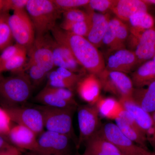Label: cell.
<instances>
[{"label":"cell","instance_id":"cell-1","mask_svg":"<svg viewBox=\"0 0 155 155\" xmlns=\"http://www.w3.org/2000/svg\"><path fill=\"white\" fill-rule=\"evenodd\" d=\"M51 32L57 41L70 50L75 60L86 72L97 75L105 68L102 55L86 38L69 33L57 25Z\"/></svg>","mask_w":155,"mask_h":155},{"label":"cell","instance_id":"cell-2","mask_svg":"<svg viewBox=\"0 0 155 155\" xmlns=\"http://www.w3.org/2000/svg\"><path fill=\"white\" fill-rule=\"evenodd\" d=\"M33 85L25 71L0 79V99L4 107H18L26 102Z\"/></svg>","mask_w":155,"mask_h":155},{"label":"cell","instance_id":"cell-3","mask_svg":"<svg viewBox=\"0 0 155 155\" xmlns=\"http://www.w3.org/2000/svg\"><path fill=\"white\" fill-rule=\"evenodd\" d=\"M25 10L33 23L36 36H43L51 31L62 14L52 0H28Z\"/></svg>","mask_w":155,"mask_h":155},{"label":"cell","instance_id":"cell-4","mask_svg":"<svg viewBox=\"0 0 155 155\" xmlns=\"http://www.w3.org/2000/svg\"><path fill=\"white\" fill-rule=\"evenodd\" d=\"M76 107L59 108L40 105L35 108L41 113L47 130L64 134L70 139H74L72 117Z\"/></svg>","mask_w":155,"mask_h":155},{"label":"cell","instance_id":"cell-5","mask_svg":"<svg viewBox=\"0 0 155 155\" xmlns=\"http://www.w3.org/2000/svg\"><path fill=\"white\" fill-rule=\"evenodd\" d=\"M9 27L14 39L27 51L35 41V30L31 19L25 9L14 11L8 18Z\"/></svg>","mask_w":155,"mask_h":155},{"label":"cell","instance_id":"cell-6","mask_svg":"<svg viewBox=\"0 0 155 155\" xmlns=\"http://www.w3.org/2000/svg\"><path fill=\"white\" fill-rule=\"evenodd\" d=\"M97 76L104 91L115 95L119 99L132 98L134 86L126 74L105 68Z\"/></svg>","mask_w":155,"mask_h":155},{"label":"cell","instance_id":"cell-7","mask_svg":"<svg viewBox=\"0 0 155 155\" xmlns=\"http://www.w3.org/2000/svg\"><path fill=\"white\" fill-rule=\"evenodd\" d=\"M101 132L119 150L122 155H153V152L146 150L127 138L115 123L103 124Z\"/></svg>","mask_w":155,"mask_h":155},{"label":"cell","instance_id":"cell-8","mask_svg":"<svg viewBox=\"0 0 155 155\" xmlns=\"http://www.w3.org/2000/svg\"><path fill=\"white\" fill-rule=\"evenodd\" d=\"M100 117L94 105L87 104L79 106L78 108L79 136L76 145L77 149L101 129L103 124Z\"/></svg>","mask_w":155,"mask_h":155},{"label":"cell","instance_id":"cell-9","mask_svg":"<svg viewBox=\"0 0 155 155\" xmlns=\"http://www.w3.org/2000/svg\"><path fill=\"white\" fill-rule=\"evenodd\" d=\"M70 139L67 136L46 130L39 136L38 148L31 155H69Z\"/></svg>","mask_w":155,"mask_h":155},{"label":"cell","instance_id":"cell-10","mask_svg":"<svg viewBox=\"0 0 155 155\" xmlns=\"http://www.w3.org/2000/svg\"><path fill=\"white\" fill-rule=\"evenodd\" d=\"M3 108L8 114L12 122L27 127L37 136L44 131L42 116L37 108L22 106Z\"/></svg>","mask_w":155,"mask_h":155},{"label":"cell","instance_id":"cell-11","mask_svg":"<svg viewBox=\"0 0 155 155\" xmlns=\"http://www.w3.org/2000/svg\"><path fill=\"white\" fill-rule=\"evenodd\" d=\"M46 37L52 52L55 67L65 68L77 74H85V69L78 64L67 46L58 42L48 33L46 34Z\"/></svg>","mask_w":155,"mask_h":155},{"label":"cell","instance_id":"cell-12","mask_svg":"<svg viewBox=\"0 0 155 155\" xmlns=\"http://www.w3.org/2000/svg\"><path fill=\"white\" fill-rule=\"evenodd\" d=\"M105 68L127 74L139 66L135 54L130 50L122 48L109 50L104 59Z\"/></svg>","mask_w":155,"mask_h":155},{"label":"cell","instance_id":"cell-13","mask_svg":"<svg viewBox=\"0 0 155 155\" xmlns=\"http://www.w3.org/2000/svg\"><path fill=\"white\" fill-rule=\"evenodd\" d=\"M27 54L28 61L36 64L48 74L55 67L52 52L48 43L46 35L35 36L34 43Z\"/></svg>","mask_w":155,"mask_h":155},{"label":"cell","instance_id":"cell-14","mask_svg":"<svg viewBox=\"0 0 155 155\" xmlns=\"http://www.w3.org/2000/svg\"><path fill=\"white\" fill-rule=\"evenodd\" d=\"M132 36L130 42L139 65L153 59L155 52V28L143 31L138 36Z\"/></svg>","mask_w":155,"mask_h":155},{"label":"cell","instance_id":"cell-15","mask_svg":"<svg viewBox=\"0 0 155 155\" xmlns=\"http://www.w3.org/2000/svg\"><path fill=\"white\" fill-rule=\"evenodd\" d=\"M115 121V124L126 137L139 146L148 150L146 137L130 113L124 110Z\"/></svg>","mask_w":155,"mask_h":155},{"label":"cell","instance_id":"cell-16","mask_svg":"<svg viewBox=\"0 0 155 155\" xmlns=\"http://www.w3.org/2000/svg\"><path fill=\"white\" fill-rule=\"evenodd\" d=\"M76 88L79 96L87 104L94 105L101 97V84L96 75H84L77 83Z\"/></svg>","mask_w":155,"mask_h":155},{"label":"cell","instance_id":"cell-17","mask_svg":"<svg viewBox=\"0 0 155 155\" xmlns=\"http://www.w3.org/2000/svg\"><path fill=\"white\" fill-rule=\"evenodd\" d=\"M8 136L14 146L21 150L34 153L38 148L37 136L32 130L22 125L11 127Z\"/></svg>","mask_w":155,"mask_h":155},{"label":"cell","instance_id":"cell-18","mask_svg":"<svg viewBox=\"0 0 155 155\" xmlns=\"http://www.w3.org/2000/svg\"><path fill=\"white\" fill-rule=\"evenodd\" d=\"M84 144L85 150L84 155H122L100 130L89 138Z\"/></svg>","mask_w":155,"mask_h":155},{"label":"cell","instance_id":"cell-19","mask_svg":"<svg viewBox=\"0 0 155 155\" xmlns=\"http://www.w3.org/2000/svg\"><path fill=\"white\" fill-rule=\"evenodd\" d=\"M90 15L91 24L86 38L97 48L101 47L110 22L109 14L87 11Z\"/></svg>","mask_w":155,"mask_h":155},{"label":"cell","instance_id":"cell-20","mask_svg":"<svg viewBox=\"0 0 155 155\" xmlns=\"http://www.w3.org/2000/svg\"><path fill=\"white\" fill-rule=\"evenodd\" d=\"M148 6L143 0H116L114 1L111 11L121 21H128L134 14L148 12Z\"/></svg>","mask_w":155,"mask_h":155},{"label":"cell","instance_id":"cell-21","mask_svg":"<svg viewBox=\"0 0 155 155\" xmlns=\"http://www.w3.org/2000/svg\"><path fill=\"white\" fill-rule=\"evenodd\" d=\"M132 99L145 111L151 114L155 112V81L147 86L134 88Z\"/></svg>","mask_w":155,"mask_h":155},{"label":"cell","instance_id":"cell-22","mask_svg":"<svg viewBox=\"0 0 155 155\" xmlns=\"http://www.w3.org/2000/svg\"><path fill=\"white\" fill-rule=\"evenodd\" d=\"M131 80L135 88L147 86L155 81V62L150 60L142 64L132 73Z\"/></svg>","mask_w":155,"mask_h":155},{"label":"cell","instance_id":"cell-23","mask_svg":"<svg viewBox=\"0 0 155 155\" xmlns=\"http://www.w3.org/2000/svg\"><path fill=\"white\" fill-rule=\"evenodd\" d=\"M94 106L100 116L111 120H116L124 110L119 100L113 97L101 96Z\"/></svg>","mask_w":155,"mask_h":155},{"label":"cell","instance_id":"cell-24","mask_svg":"<svg viewBox=\"0 0 155 155\" xmlns=\"http://www.w3.org/2000/svg\"><path fill=\"white\" fill-rule=\"evenodd\" d=\"M35 100L43 105L48 107L59 108L76 107L71 105L69 103L60 98L52 92L50 91L47 87L36 95Z\"/></svg>","mask_w":155,"mask_h":155},{"label":"cell","instance_id":"cell-25","mask_svg":"<svg viewBox=\"0 0 155 155\" xmlns=\"http://www.w3.org/2000/svg\"><path fill=\"white\" fill-rule=\"evenodd\" d=\"M27 50H24L8 61L0 64V69L2 72H10L17 74L25 71L27 60Z\"/></svg>","mask_w":155,"mask_h":155},{"label":"cell","instance_id":"cell-26","mask_svg":"<svg viewBox=\"0 0 155 155\" xmlns=\"http://www.w3.org/2000/svg\"><path fill=\"white\" fill-rule=\"evenodd\" d=\"M91 24V20L90 16L88 20L82 22H69L63 21L60 24L59 27L63 30L69 33L86 38L89 31Z\"/></svg>","mask_w":155,"mask_h":155},{"label":"cell","instance_id":"cell-27","mask_svg":"<svg viewBox=\"0 0 155 155\" xmlns=\"http://www.w3.org/2000/svg\"><path fill=\"white\" fill-rule=\"evenodd\" d=\"M128 22L131 28L147 30L154 28V20L148 12H141L134 14L129 18Z\"/></svg>","mask_w":155,"mask_h":155},{"label":"cell","instance_id":"cell-28","mask_svg":"<svg viewBox=\"0 0 155 155\" xmlns=\"http://www.w3.org/2000/svg\"><path fill=\"white\" fill-rule=\"evenodd\" d=\"M121 20L117 17L110 19L102 41V45L109 50H117L116 44L117 30Z\"/></svg>","mask_w":155,"mask_h":155},{"label":"cell","instance_id":"cell-29","mask_svg":"<svg viewBox=\"0 0 155 155\" xmlns=\"http://www.w3.org/2000/svg\"><path fill=\"white\" fill-rule=\"evenodd\" d=\"M24 70L28 72L27 74L33 86H38L47 78L48 74L46 72L31 61H28L26 63Z\"/></svg>","mask_w":155,"mask_h":155},{"label":"cell","instance_id":"cell-30","mask_svg":"<svg viewBox=\"0 0 155 155\" xmlns=\"http://www.w3.org/2000/svg\"><path fill=\"white\" fill-rule=\"evenodd\" d=\"M47 78L48 81L47 86L68 89L72 91L76 87V84L59 75L55 70L50 72L48 74Z\"/></svg>","mask_w":155,"mask_h":155},{"label":"cell","instance_id":"cell-31","mask_svg":"<svg viewBox=\"0 0 155 155\" xmlns=\"http://www.w3.org/2000/svg\"><path fill=\"white\" fill-rule=\"evenodd\" d=\"M56 8L63 14V12L72 9L85 7L89 2V0H52Z\"/></svg>","mask_w":155,"mask_h":155},{"label":"cell","instance_id":"cell-32","mask_svg":"<svg viewBox=\"0 0 155 155\" xmlns=\"http://www.w3.org/2000/svg\"><path fill=\"white\" fill-rule=\"evenodd\" d=\"M10 17V16H9ZM8 18L0 25V51H2L9 46L13 44L12 32L8 24Z\"/></svg>","mask_w":155,"mask_h":155},{"label":"cell","instance_id":"cell-33","mask_svg":"<svg viewBox=\"0 0 155 155\" xmlns=\"http://www.w3.org/2000/svg\"><path fill=\"white\" fill-rule=\"evenodd\" d=\"M64 21L69 22H76L86 21L89 19L88 12H85L79 9H72L63 12Z\"/></svg>","mask_w":155,"mask_h":155},{"label":"cell","instance_id":"cell-34","mask_svg":"<svg viewBox=\"0 0 155 155\" xmlns=\"http://www.w3.org/2000/svg\"><path fill=\"white\" fill-rule=\"evenodd\" d=\"M114 1L110 0H90L87 5L85 6L87 11H97L101 14L111 10Z\"/></svg>","mask_w":155,"mask_h":155},{"label":"cell","instance_id":"cell-35","mask_svg":"<svg viewBox=\"0 0 155 155\" xmlns=\"http://www.w3.org/2000/svg\"><path fill=\"white\" fill-rule=\"evenodd\" d=\"M25 49L27 50L17 43L9 46L3 50L0 54V64L8 61Z\"/></svg>","mask_w":155,"mask_h":155},{"label":"cell","instance_id":"cell-36","mask_svg":"<svg viewBox=\"0 0 155 155\" xmlns=\"http://www.w3.org/2000/svg\"><path fill=\"white\" fill-rule=\"evenodd\" d=\"M48 88L50 91L52 92L60 98L64 100L71 105L77 106V104L74 99L73 91L68 89L60 88V87H51L46 86Z\"/></svg>","mask_w":155,"mask_h":155},{"label":"cell","instance_id":"cell-37","mask_svg":"<svg viewBox=\"0 0 155 155\" xmlns=\"http://www.w3.org/2000/svg\"><path fill=\"white\" fill-rule=\"evenodd\" d=\"M11 118L5 110L0 107V135H8L11 127Z\"/></svg>","mask_w":155,"mask_h":155},{"label":"cell","instance_id":"cell-38","mask_svg":"<svg viewBox=\"0 0 155 155\" xmlns=\"http://www.w3.org/2000/svg\"><path fill=\"white\" fill-rule=\"evenodd\" d=\"M28 0H4L3 11L9 12L25 9Z\"/></svg>","mask_w":155,"mask_h":155},{"label":"cell","instance_id":"cell-39","mask_svg":"<svg viewBox=\"0 0 155 155\" xmlns=\"http://www.w3.org/2000/svg\"><path fill=\"white\" fill-rule=\"evenodd\" d=\"M22 150L8 143L0 149V155H21Z\"/></svg>","mask_w":155,"mask_h":155},{"label":"cell","instance_id":"cell-40","mask_svg":"<svg viewBox=\"0 0 155 155\" xmlns=\"http://www.w3.org/2000/svg\"><path fill=\"white\" fill-rule=\"evenodd\" d=\"M9 12L7 11H1L0 12V25L6 19H8L10 16Z\"/></svg>","mask_w":155,"mask_h":155},{"label":"cell","instance_id":"cell-41","mask_svg":"<svg viewBox=\"0 0 155 155\" xmlns=\"http://www.w3.org/2000/svg\"><path fill=\"white\" fill-rule=\"evenodd\" d=\"M8 143L5 140L4 138H3V137L0 135V149L3 147H5Z\"/></svg>","mask_w":155,"mask_h":155},{"label":"cell","instance_id":"cell-42","mask_svg":"<svg viewBox=\"0 0 155 155\" xmlns=\"http://www.w3.org/2000/svg\"><path fill=\"white\" fill-rule=\"evenodd\" d=\"M143 1L149 5H155V0H143Z\"/></svg>","mask_w":155,"mask_h":155},{"label":"cell","instance_id":"cell-43","mask_svg":"<svg viewBox=\"0 0 155 155\" xmlns=\"http://www.w3.org/2000/svg\"><path fill=\"white\" fill-rule=\"evenodd\" d=\"M4 0H0V12L3 11Z\"/></svg>","mask_w":155,"mask_h":155},{"label":"cell","instance_id":"cell-44","mask_svg":"<svg viewBox=\"0 0 155 155\" xmlns=\"http://www.w3.org/2000/svg\"><path fill=\"white\" fill-rule=\"evenodd\" d=\"M151 115L154 121L155 122V112H154V113H153L152 114H151Z\"/></svg>","mask_w":155,"mask_h":155},{"label":"cell","instance_id":"cell-45","mask_svg":"<svg viewBox=\"0 0 155 155\" xmlns=\"http://www.w3.org/2000/svg\"><path fill=\"white\" fill-rule=\"evenodd\" d=\"M152 60H153V61H154V62H155V52L154 55V56H153V57Z\"/></svg>","mask_w":155,"mask_h":155},{"label":"cell","instance_id":"cell-46","mask_svg":"<svg viewBox=\"0 0 155 155\" xmlns=\"http://www.w3.org/2000/svg\"><path fill=\"white\" fill-rule=\"evenodd\" d=\"M2 71H1V69H0V79L2 78H1V74H2Z\"/></svg>","mask_w":155,"mask_h":155},{"label":"cell","instance_id":"cell-47","mask_svg":"<svg viewBox=\"0 0 155 155\" xmlns=\"http://www.w3.org/2000/svg\"><path fill=\"white\" fill-rule=\"evenodd\" d=\"M75 155H84V154H80L78 153V154H76Z\"/></svg>","mask_w":155,"mask_h":155},{"label":"cell","instance_id":"cell-48","mask_svg":"<svg viewBox=\"0 0 155 155\" xmlns=\"http://www.w3.org/2000/svg\"><path fill=\"white\" fill-rule=\"evenodd\" d=\"M153 155H155V152H153Z\"/></svg>","mask_w":155,"mask_h":155}]
</instances>
